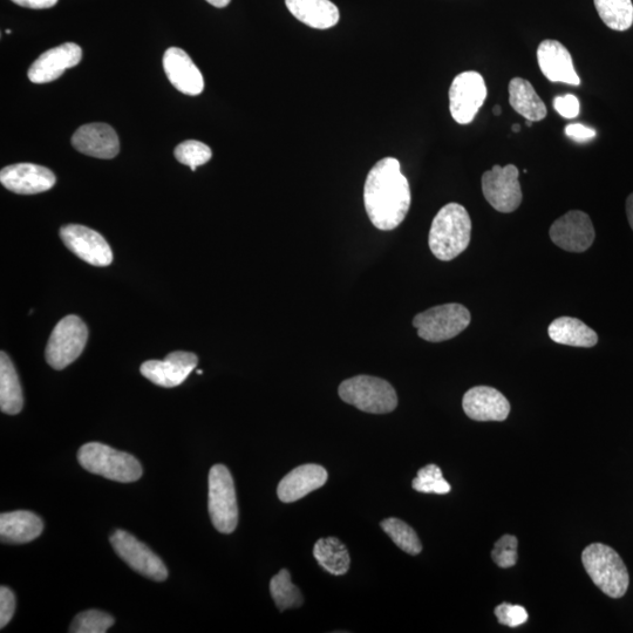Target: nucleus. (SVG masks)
Returning <instances> with one entry per match:
<instances>
[{
	"label": "nucleus",
	"mask_w": 633,
	"mask_h": 633,
	"mask_svg": "<svg viewBox=\"0 0 633 633\" xmlns=\"http://www.w3.org/2000/svg\"><path fill=\"white\" fill-rule=\"evenodd\" d=\"M519 169L514 165L494 166L482 176V192L487 202L503 214L513 213L521 206L523 195Z\"/></svg>",
	"instance_id": "obj_10"
},
{
	"label": "nucleus",
	"mask_w": 633,
	"mask_h": 633,
	"mask_svg": "<svg viewBox=\"0 0 633 633\" xmlns=\"http://www.w3.org/2000/svg\"><path fill=\"white\" fill-rule=\"evenodd\" d=\"M410 182L394 158L380 160L367 175L364 204L367 216L379 230L390 231L404 222L411 208Z\"/></svg>",
	"instance_id": "obj_1"
},
{
	"label": "nucleus",
	"mask_w": 633,
	"mask_h": 633,
	"mask_svg": "<svg viewBox=\"0 0 633 633\" xmlns=\"http://www.w3.org/2000/svg\"><path fill=\"white\" fill-rule=\"evenodd\" d=\"M163 68L170 84L179 92L190 97H196L203 92L202 73L187 52L178 47H170L163 56Z\"/></svg>",
	"instance_id": "obj_18"
},
{
	"label": "nucleus",
	"mask_w": 633,
	"mask_h": 633,
	"mask_svg": "<svg viewBox=\"0 0 633 633\" xmlns=\"http://www.w3.org/2000/svg\"><path fill=\"white\" fill-rule=\"evenodd\" d=\"M570 140L577 142V144H585L596 138V129L584 126L582 124H571L566 127L564 131Z\"/></svg>",
	"instance_id": "obj_38"
},
{
	"label": "nucleus",
	"mask_w": 633,
	"mask_h": 633,
	"mask_svg": "<svg viewBox=\"0 0 633 633\" xmlns=\"http://www.w3.org/2000/svg\"><path fill=\"white\" fill-rule=\"evenodd\" d=\"M87 339V326L78 316L71 315L61 319L46 346L47 363L54 370H64L83 353Z\"/></svg>",
	"instance_id": "obj_8"
},
{
	"label": "nucleus",
	"mask_w": 633,
	"mask_h": 633,
	"mask_svg": "<svg viewBox=\"0 0 633 633\" xmlns=\"http://www.w3.org/2000/svg\"><path fill=\"white\" fill-rule=\"evenodd\" d=\"M43 530V520L27 510L0 515V539L3 543H29L42 535Z\"/></svg>",
	"instance_id": "obj_22"
},
{
	"label": "nucleus",
	"mask_w": 633,
	"mask_h": 633,
	"mask_svg": "<svg viewBox=\"0 0 633 633\" xmlns=\"http://www.w3.org/2000/svg\"><path fill=\"white\" fill-rule=\"evenodd\" d=\"M207 2L215 8L223 9L230 4L231 0H207Z\"/></svg>",
	"instance_id": "obj_41"
},
{
	"label": "nucleus",
	"mask_w": 633,
	"mask_h": 633,
	"mask_svg": "<svg viewBox=\"0 0 633 633\" xmlns=\"http://www.w3.org/2000/svg\"><path fill=\"white\" fill-rule=\"evenodd\" d=\"M326 481L328 472L324 467L315 464L299 466L279 482L277 495L284 503L296 502L322 488Z\"/></svg>",
	"instance_id": "obj_21"
},
{
	"label": "nucleus",
	"mask_w": 633,
	"mask_h": 633,
	"mask_svg": "<svg viewBox=\"0 0 633 633\" xmlns=\"http://www.w3.org/2000/svg\"><path fill=\"white\" fill-rule=\"evenodd\" d=\"M12 2L23 6V8L43 10L53 8L58 3V0H12Z\"/></svg>",
	"instance_id": "obj_39"
},
{
	"label": "nucleus",
	"mask_w": 633,
	"mask_h": 633,
	"mask_svg": "<svg viewBox=\"0 0 633 633\" xmlns=\"http://www.w3.org/2000/svg\"><path fill=\"white\" fill-rule=\"evenodd\" d=\"M537 63L543 76L551 83L580 86L581 78L575 70L573 57L567 47L557 40H544L537 49Z\"/></svg>",
	"instance_id": "obj_17"
},
{
	"label": "nucleus",
	"mask_w": 633,
	"mask_h": 633,
	"mask_svg": "<svg viewBox=\"0 0 633 633\" xmlns=\"http://www.w3.org/2000/svg\"><path fill=\"white\" fill-rule=\"evenodd\" d=\"M495 616L502 625L517 628L528 621V612L521 605L503 603L495 609Z\"/></svg>",
	"instance_id": "obj_35"
},
{
	"label": "nucleus",
	"mask_w": 633,
	"mask_h": 633,
	"mask_svg": "<svg viewBox=\"0 0 633 633\" xmlns=\"http://www.w3.org/2000/svg\"><path fill=\"white\" fill-rule=\"evenodd\" d=\"M56 175L49 168L33 163H17L2 169L0 182L11 192L34 195L47 192L56 185Z\"/></svg>",
	"instance_id": "obj_15"
},
{
	"label": "nucleus",
	"mask_w": 633,
	"mask_h": 633,
	"mask_svg": "<svg viewBox=\"0 0 633 633\" xmlns=\"http://www.w3.org/2000/svg\"><path fill=\"white\" fill-rule=\"evenodd\" d=\"M493 560L500 568H512L517 562V539L513 535L502 536L492 551Z\"/></svg>",
	"instance_id": "obj_34"
},
{
	"label": "nucleus",
	"mask_w": 633,
	"mask_h": 633,
	"mask_svg": "<svg viewBox=\"0 0 633 633\" xmlns=\"http://www.w3.org/2000/svg\"><path fill=\"white\" fill-rule=\"evenodd\" d=\"M520 131H521V126L520 125H514L513 126V132L519 133Z\"/></svg>",
	"instance_id": "obj_43"
},
{
	"label": "nucleus",
	"mask_w": 633,
	"mask_h": 633,
	"mask_svg": "<svg viewBox=\"0 0 633 633\" xmlns=\"http://www.w3.org/2000/svg\"><path fill=\"white\" fill-rule=\"evenodd\" d=\"M472 220L467 209L459 203H448L434 217L428 244L440 261L454 260L471 243Z\"/></svg>",
	"instance_id": "obj_2"
},
{
	"label": "nucleus",
	"mask_w": 633,
	"mask_h": 633,
	"mask_svg": "<svg viewBox=\"0 0 633 633\" xmlns=\"http://www.w3.org/2000/svg\"><path fill=\"white\" fill-rule=\"evenodd\" d=\"M60 237L73 254L94 267H108L113 261L110 244L93 229L68 224L60 229Z\"/></svg>",
	"instance_id": "obj_12"
},
{
	"label": "nucleus",
	"mask_w": 633,
	"mask_h": 633,
	"mask_svg": "<svg viewBox=\"0 0 633 633\" xmlns=\"http://www.w3.org/2000/svg\"><path fill=\"white\" fill-rule=\"evenodd\" d=\"M380 526L405 553L413 556L421 553L422 546L418 534L404 521L391 517L381 522Z\"/></svg>",
	"instance_id": "obj_30"
},
{
	"label": "nucleus",
	"mask_w": 633,
	"mask_h": 633,
	"mask_svg": "<svg viewBox=\"0 0 633 633\" xmlns=\"http://www.w3.org/2000/svg\"><path fill=\"white\" fill-rule=\"evenodd\" d=\"M72 145L78 152L97 159H113L120 152L119 136L106 124L81 126L73 135Z\"/></svg>",
	"instance_id": "obj_20"
},
{
	"label": "nucleus",
	"mask_w": 633,
	"mask_h": 633,
	"mask_svg": "<svg viewBox=\"0 0 633 633\" xmlns=\"http://www.w3.org/2000/svg\"><path fill=\"white\" fill-rule=\"evenodd\" d=\"M462 407L467 417L475 421H503L510 413L507 398L489 386H476L467 391Z\"/></svg>",
	"instance_id": "obj_19"
},
{
	"label": "nucleus",
	"mask_w": 633,
	"mask_h": 633,
	"mask_svg": "<svg viewBox=\"0 0 633 633\" xmlns=\"http://www.w3.org/2000/svg\"><path fill=\"white\" fill-rule=\"evenodd\" d=\"M22 386L15 365L5 352L0 356V408L2 412L16 415L23 410Z\"/></svg>",
	"instance_id": "obj_26"
},
{
	"label": "nucleus",
	"mask_w": 633,
	"mask_h": 633,
	"mask_svg": "<svg viewBox=\"0 0 633 633\" xmlns=\"http://www.w3.org/2000/svg\"><path fill=\"white\" fill-rule=\"evenodd\" d=\"M509 104L514 111L529 121L539 122L547 117L548 111L540 95L528 80L514 78L508 86Z\"/></svg>",
	"instance_id": "obj_24"
},
{
	"label": "nucleus",
	"mask_w": 633,
	"mask_h": 633,
	"mask_svg": "<svg viewBox=\"0 0 633 633\" xmlns=\"http://www.w3.org/2000/svg\"><path fill=\"white\" fill-rule=\"evenodd\" d=\"M493 113L496 115V117H500L501 113H502V108L501 106H495L493 108Z\"/></svg>",
	"instance_id": "obj_42"
},
{
	"label": "nucleus",
	"mask_w": 633,
	"mask_h": 633,
	"mask_svg": "<svg viewBox=\"0 0 633 633\" xmlns=\"http://www.w3.org/2000/svg\"><path fill=\"white\" fill-rule=\"evenodd\" d=\"M595 8L609 29L623 32L633 24L632 0H594Z\"/></svg>",
	"instance_id": "obj_28"
},
{
	"label": "nucleus",
	"mask_w": 633,
	"mask_h": 633,
	"mask_svg": "<svg viewBox=\"0 0 633 633\" xmlns=\"http://www.w3.org/2000/svg\"><path fill=\"white\" fill-rule=\"evenodd\" d=\"M626 216H628V220L630 226L633 230V193L626 200Z\"/></svg>",
	"instance_id": "obj_40"
},
{
	"label": "nucleus",
	"mask_w": 633,
	"mask_h": 633,
	"mask_svg": "<svg viewBox=\"0 0 633 633\" xmlns=\"http://www.w3.org/2000/svg\"><path fill=\"white\" fill-rule=\"evenodd\" d=\"M115 619L99 610L80 612L70 626L72 633H105L110 630Z\"/></svg>",
	"instance_id": "obj_32"
},
{
	"label": "nucleus",
	"mask_w": 633,
	"mask_h": 633,
	"mask_svg": "<svg viewBox=\"0 0 633 633\" xmlns=\"http://www.w3.org/2000/svg\"><path fill=\"white\" fill-rule=\"evenodd\" d=\"M550 238L557 247L570 253H584L595 241V228L581 210H571L551 226Z\"/></svg>",
	"instance_id": "obj_13"
},
{
	"label": "nucleus",
	"mask_w": 633,
	"mask_h": 633,
	"mask_svg": "<svg viewBox=\"0 0 633 633\" xmlns=\"http://www.w3.org/2000/svg\"><path fill=\"white\" fill-rule=\"evenodd\" d=\"M270 592L276 607L281 611L299 608L304 602L301 590L291 582V575L287 569L279 571L276 576L272 577Z\"/></svg>",
	"instance_id": "obj_29"
},
{
	"label": "nucleus",
	"mask_w": 633,
	"mask_h": 633,
	"mask_svg": "<svg viewBox=\"0 0 633 633\" xmlns=\"http://www.w3.org/2000/svg\"><path fill=\"white\" fill-rule=\"evenodd\" d=\"M16 597L8 587L0 588V628L4 629L15 615Z\"/></svg>",
	"instance_id": "obj_37"
},
{
	"label": "nucleus",
	"mask_w": 633,
	"mask_h": 633,
	"mask_svg": "<svg viewBox=\"0 0 633 633\" xmlns=\"http://www.w3.org/2000/svg\"><path fill=\"white\" fill-rule=\"evenodd\" d=\"M488 90L485 79L475 71L462 72L449 88V111L460 125H469L485 104Z\"/></svg>",
	"instance_id": "obj_9"
},
{
	"label": "nucleus",
	"mask_w": 633,
	"mask_h": 633,
	"mask_svg": "<svg viewBox=\"0 0 633 633\" xmlns=\"http://www.w3.org/2000/svg\"><path fill=\"white\" fill-rule=\"evenodd\" d=\"M338 392L346 404L366 413H391L398 406L396 390L389 381L377 377L357 376L347 379L340 384Z\"/></svg>",
	"instance_id": "obj_5"
},
{
	"label": "nucleus",
	"mask_w": 633,
	"mask_h": 633,
	"mask_svg": "<svg viewBox=\"0 0 633 633\" xmlns=\"http://www.w3.org/2000/svg\"><path fill=\"white\" fill-rule=\"evenodd\" d=\"M79 464L87 472L112 481L129 483L142 476V466L133 455L117 451L100 442H90L79 449Z\"/></svg>",
	"instance_id": "obj_4"
},
{
	"label": "nucleus",
	"mask_w": 633,
	"mask_h": 633,
	"mask_svg": "<svg viewBox=\"0 0 633 633\" xmlns=\"http://www.w3.org/2000/svg\"><path fill=\"white\" fill-rule=\"evenodd\" d=\"M471 324V312L461 304H445L419 313L413 319L418 336L427 342L440 343L459 336Z\"/></svg>",
	"instance_id": "obj_6"
},
{
	"label": "nucleus",
	"mask_w": 633,
	"mask_h": 633,
	"mask_svg": "<svg viewBox=\"0 0 633 633\" xmlns=\"http://www.w3.org/2000/svg\"><path fill=\"white\" fill-rule=\"evenodd\" d=\"M209 514L214 527L222 534H231L238 524V505L233 476L223 465L209 472Z\"/></svg>",
	"instance_id": "obj_7"
},
{
	"label": "nucleus",
	"mask_w": 633,
	"mask_h": 633,
	"mask_svg": "<svg viewBox=\"0 0 633 633\" xmlns=\"http://www.w3.org/2000/svg\"><path fill=\"white\" fill-rule=\"evenodd\" d=\"M313 556L319 566L328 573L335 576H342L349 571L351 557L345 544L336 537H324L318 540L313 548Z\"/></svg>",
	"instance_id": "obj_27"
},
{
	"label": "nucleus",
	"mask_w": 633,
	"mask_h": 633,
	"mask_svg": "<svg viewBox=\"0 0 633 633\" xmlns=\"http://www.w3.org/2000/svg\"><path fill=\"white\" fill-rule=\"evenodd\" d=\"M554 108L564 119H576L581 113L580 100L574 94L558 95Z\"/></svg>",
	"instance_id": "obj_36"
},
{
	"label": "nucleus",
	"mask_w": 633,
	"mask_h": 633,
	"mask_svg": "<svg viewBox=\"0 0 633 633\" xmlns=\"http://www.w3.org/2000/svg\"><path fill=\"white\" fill-rule=\"evenodd\" d=\"M176 160L195 172L197 167L206 165L213 158V152L206 144L196 140L182 142L174 152Z\"/></svg>",
	"instance_id": "obj_33"
},
{
	"label": "nucleus",
	"mask_w": 633,
	"mask_h": 633,
	"mask_svg": "<svg viewBox=\"0 0 633 633\" xmlns=\"http://www.w3.org/2000/svg\"><path fill=\"white\" fill-rule=\"evenodd\" d=\"M412 487L419 493L439 495L448 494L452 489L437 465H427L419 469L417 478L412 482Z\"/></svg>",
	"instance_id": "obj_31"
},
{
	"label": "nucleus",
	"mask_w": 633,
	"mask_h": 633,
	"mask_svg": "<svg viewBox=\"0 0 633 633\" xmlns=\"http://www.w3.org/2000/svg\"><path fill=\"white\" fill-rule=\"evenodd\" d=\"M199 363L194 353L176 351L169 353L165 360H148L140 367L142 376L153 384L167 387L179 386Z\"/></svg>",
	"instance_id": "obj_14"
},
{
	"label": "nucleus",
	"mask_w": 633,
	"mask_h": 633,
	"mask_svg": "<svg viewBox=\"0 0 633 633\" xmlns=\"http://www.w3.org/2000/svg\"><path fill=\"white\" fill-rule=\"evenodd\" d=\"M83 59V50L74 43H65L42 54L30 67L27 77L33 84H47L57 80L68 68L76 67Z\"/></svg>",
	"instance_id": "obj_16"
},
{
	"label": "nucleus",
	"mask_w": 633,
	"mask_h": 633,
	"mask_svg": "<svg viewBox=\"0 0 633 633\" xmlns=\"http://www.w3.org/2000/svg\"><path fill=\"white\" fill-rule=\"evenodd\" d=\"M111 543L122 560L136 573L156 582L167 580L168 570L161 558L149 549L145 543L125 530H115L111 536Z\"/></svg>",
	"instance_id": "obj_11"
},
{
	"label": "nucleus",
	"mask_w": 633,
	"mask_h": 633,
	"mask_svg": "<svg viewBox=\"0 0 633 633\" xmlns=\"http://www.w3.org/2000/svg\"><path fill=\"white\" fill-rule=\"evenodd\" d=\"M582 562L592 582L605 595L621 598L626 594L630 584L628 569L614 549L602 543L590 544L583 551Z\"/></svg>",
	"instance_id": "obj_3"
},
{
	"label": "nucleus",
	"mask_w": 633,
	"mask_h": 633,
	"mask_svg": "<svg viewBox=\"0 0 633 633\" xmlns=\"http://www.w3.org/2000/svg\"><path fill=\"white\" fill-rule=\"evenodd\" d=\"M285 5L292 16L312 29H331L340 19L337 6L330 0H285Z\"/></svg>",
	"instance_id": "obj_23"
},
{
	"label": "nucleus",
	"mask_w": 633,
	"mask_h": 633,
	"mask_svg": "<svg viewBox=\"0 0 633 633\" xmlns=\"http://www.w3.org/2000/svg\"><path fill=\"white\" fill-rule=\"evenodd\" d=\"M549 337L557 344L574 347H594L598 342L597 333L580 319L560 317L550 324Z\"/></svg>",
	"instance_id": "obj_25"
}]
</instances>
